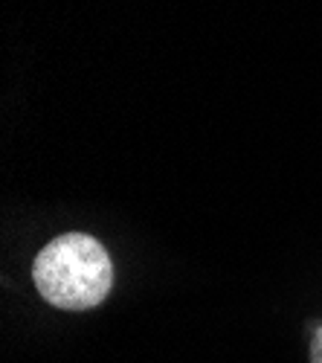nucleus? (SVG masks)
Segmentation results:
<instances>
[{"label":"nucleus","instance_id":"1","mask_svg":"<svg viewBox=\"0 0 322 363\" xmlns=\"http://www.w3.org/2000/svg\"><path fill=\"white\" fill-rule=\"evenodd\" d=\"M33 279L44 302L62 311L96 308L113 288V264L102 241L87 233H64L35 256Z\"/></svg>","mask_w":322,"mask_h":363},{"label":"nucleus","instance_id":"2","mask_svg":"<svg viewBox=\"0 0 322 363\" xmlns=\"http://www.w3.org/2000/svg\"><path fill=\"white\" fill-rule=\"evenodd\" d=\"M311 363H322V325L314 331V340H311Z\"/></svg>","mask_w":322,"mask_h":363}]
</instances>
